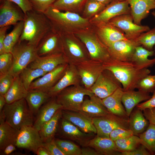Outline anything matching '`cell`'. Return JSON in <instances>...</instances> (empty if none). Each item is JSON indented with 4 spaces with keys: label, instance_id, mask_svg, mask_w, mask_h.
Segmentation results:
<instances>
[{
    "label": "cell",
    "instance_id": "cell-1",
    "mask_svg": "<svg viewBox=\"0 0 155 155\" xmlns=\"http://www.w3.org/2000/svg\"><path fill=\"white\" fill-rule=\"evenodd\" d=\"M105 69L110 71L121 84L124 91L134 90L140 81L149 75L148 68L154 63L140 64L133 61H121L112 59L104 64Z\"/></svg>",
    "mask_w": 155,
    "mask_h": 155
},
{
    "label": "cell",
    "instance_id": "cell-2",
    "mask_svg": "<svg viewBox=\"0 0 155 155\" xmlns=\"http://www.w3.org/2000/svg\"><path fill=\"white\" fill-rule=\"evenodd\" d=\"M49 21L53 30L60 35L75 34L88 29V19L78 14L67 11L62 12L52 5L44 13Z\"/></svg>",
    "mask_w": 155,
    "mask_h": 155
},
{
    "label": "cell",
    "instance_id": "cell-3",
    "mask_svg": "<svg viewBox=\"0 0 155 155\" xmlns=\"http://www.w3.org/2000/svg\"><path fill=\"white\" fill-rule=\"evenodd\" d=\"M24 27L19 41H25L37 47L43 37L53 30L51 23L44 13L32 9L25 14Z\"/></svg>",
    "mask_w": 155,
    "mask_h": 155
},
{
    "label": "cell",
    "instance_id": "cell-4",
    "mask_svg": "<svg viewBox=\"0 0 155 155\" xmlns=\"http://www.w3.org/2000/svg\"><path fill=\"white\" fill-rule=\"evenodd\" d=\"M2 111L5 121L16 129L20 130L25 126H33L34 114L29 109L25 98L6 103Z\"/></svg>",
    "mask_w": 155,
    "mask_h": 155
},
{
    "label": "cell",
    "instance_id": "cell-5",
    "mask_svg": "<svg viewBox=\"0 0 155 155\" xmlns=\"http://www.w3.org/2000/svg\"><path fill=\"white\" fill-rule=\"evenodd\" d=\"M74 34L85 45L90 59L104 64L112 60L108 47L100 40L95 32L88 29Z\"/></svg>",
    "mask_w": 155,
    "mask_h": 155
},
{
    "label": "cell",
    "instance_id": "cell-6",
    "mask_svg": "<svg viewBox=\"0 0 155 155\" xmlns=\"http://www.w3.org/2000/svg\"><path fill=\"white\" fill-rule=\"evenodd\" d=\"M11 53L13 62L9 73L14 77L19 75L23 69L38 56L37 47L25 41H18Z\"/></svg>",
    "mask_w": 155,
    "mask_h": 155
},
{
    "label": "cell",
    "instance_id": "cell-7",
    "mask_svg": "<svg viewBox=\"0 0 155 155\" xmlns=\"http://www.w3.org/2000/svg\"><path fill=\"white\" fill-rule=\"evenodd\" d=\"M94 94L89 89L80 84L68 87L61 91L55 96L62 110L79 112L84 101V97H90Z\"/></svg>",
    "mask_w": 155,
    "mask_h": 155
},
{
    "label": "cell",
    "instance_id": "cell-8",
    "mask_svg": "<svg viewBox=\"0 0 155 155\" xmlns=\"http://www.w3.org/2000/svg\"><path fill=\"white\" fill-rule=\"evenodd\" d=\"M70 34L60 35L62 53L69 64L75 65L90 59L82 44Z\"/></svg>",
    "mask_w": 155,
    "mask_h": 155
},
{
    "label": "cell",
    "instance_id": "cell-9",
    "mask_svg": "<svg viewBox=\"0 0 155 155\" xmlns=\"http://www.w3.org/2000/svg\"><path fill=\"white\" fill-rule=\"evenodd\" d=\"M129 118L121 117L111 113L92 118L97 131V135L101 137L110 138L111 133L118 128L130 129Z\"/></svg>",
    "mask_w": 155,
    "mask_h": 155
},
{
    "label": "cell",
    "instance_id": "cell-10",
    "mask_svg": "<svg viewBox=\"0 0 155 155\" xmlns=\"http://www.w3.org/2000/svg\"><path fill=\"white\" fill-rule=\"evenodd\" d=\"M81 82L86 88L90 89L100 75L105 70L103 63L90 59L75 65Z\"/></svg>",
    "mask_w": 155,
    "mask_h": 155
},
{
    "label": "cell",
    "instance_id": "cell-11",
    "mask_svg": "<svg viewBox=\"0 0 155 155\" xmlns=\"http://www.w3.org/2000/svg\"><path fill=\"white\" fill-rule=\"evenodd\" d=\"M109 22L122 30L128 40H135L142 33L149 30L148 26L139 25L135 23L131 14L121 15L110 20Z\"/></svg>",
    "mask_w": 155,
    "mask_h": 155
},
{
    "label": "cell",
    "instance_id": "cell-12",
    "mask_svg": "<svg viewBox=\"0 0 155 155\" xmlns=\"http://www.w3.org/2000/svg\"><path fill=\"white\" fill-rule=\"evenodd\" d=\"M104 70L90 88L96 96L101 99L109 96L117 89L122 87L120 83L113 74L107 73Z\"/></svg>",
    "mask_w": 155,
    "mask_h": 155
},
{
    "label": "cell",
    "instance_id": "cell-13",
    "mask_svg": "<svg viewBox=\"0 0 155 155\" xmlns=\"http://www.w3.org/2000/svg\"><path fill=\"white\" fill-rule=\"evenodd\" d=\"M125 14H131V9L127 0H114L89 21L90 23L96 25L100 23L108 22L114 17Z\"/></svg>",
    "mask_w": 155,
    "mask_h": 155
},
{
    "label": "cell",
    "instance_id": "cell-14",
    "mask_svg": "<svg viewBox=\"0 0 155 155\" xmlns=\"http://www.w3.org/2000/svg\"><path fill=\"white\" fill-rule=\"evenodd\" d=\"M39 131L33 126H26L20 130L16 140V147L31 151L36 154L40 147L43 146Z\"/></svg>",
    "mask_w": 155,
    "mask_h": 155
},
{
    "label": "cell",
    "instance_id": "cell-15",
    "mask_svg": "<svg viewBox=\"0 0 155 155\" xmlns=\"http://www.w3.org/2000/svg\"><path fill=\"white\" fill-rule=\"evenodd\" d=\"M69 64L60 65L53 70L34 81L29 90H34L48 92L61 78L65 74Z\"/></svg>",
    "mask_w": 155,
    "mask_h": 155
},
{
    "label": "cell",
    "instance_id": "cell-16",
    "mask_svg": "<svg viewBox=\"0 0 155 155\" xmlns=\"http://www.w3.org/2000/svg\"><path fill=\"white\" fill-rule=\"evenodd\" d=\"M141 46L135 40H123L108 46L112 59L121 61H131L136 47Z\"/></svg>",
    "mask_w": 155,
    "mask_h": 155
},
{
    "label": "cell",
    "instance_id": "cell-17",
    "mask_svg": "<svg viewBox=\"0 0 155 155\" xmlns=\"http://www.w3.org/2000/svg\"><path fill=\"white\" fill-rule=\"evenodd\" d=\"M95 32L102 42L107 47L117 41L128 39L124 33L109 22L96 25Z\"/></svg>",
    "mask_w": 155,
    "mask_h": 155
},
{
    "label": "cell",
    "instance_id": "cell-18",
    "mask_svg": "<svg viewBox=\"0 0 155 155\" xmlns=\"http://www.w3.org/2000/svg\"><path fill=\"white\" fill-rule=\"evenodd\" d=\"M13 3L3 0L0 7V27L14 25L24 20L25 14L20 7L18 8Z\"/></svg>",
    "mask_w": 155,
    "mask_h": 155
},
{
    "label": "cell",
    "instance_id": "cell-19",
    "mask_svg": "<svg viewBox=\"0 0 155 155\" xmlns=\"http://www.w3.org/2000/svg\"><path fill=\"white\" fill-rule=\"evenodd\" d=\"M37 51L39 57L62 53L61 35L53 30H51L40 42Z\"/></svg>",
    "mask_w": 155,
    "mask_h": 155
},
{
    "label": "cell",
    "instance_id": "cell-20",
    "mask_svg": "<svg viewBox=\"0 0 155 155\" xmlns=\"http://www.w3.org/2000/svg\"><path fill=\"white\" fill-rule=\"evenodd\" d=\"M61 129L64 137L77 142L83 147L88 146L94 134L83 132L72 123L63 118L61 123Z\"/></svg>",
    "mask_w": 155,
    "mask_h": 155
},
{
    "label": "cell",
    "instance_id": "cell-21",
    "mask_svg": "<svg viewBox=\"0 0 155 155\" xmlns=\"http://www.w3.org/2000/svg\"><path fill=\"white\" fill-rule=\"evenodd\" d=\"M81 79L75 65L69 64L64 75L48 93L51 97H55L61 91L70 86L80 84Z\"/></svg>",
    "mask_w": 155,
    "mask_h": 155
},
{
    "label": "cell",
    "instance_id": "cell-22",
    "mask_svg": "<svg viewBox=\"0 0 155 155\" xmlns=\"http://www.w3.org/2000/svg\"><path fill=\"white\" fill-rule=\"evenodd\" d=\"M62 117L70 122L86 133H97L92 118L80 112L62 110Z\"/></svg>",
    "mask_w": 155,
    "mask_h": 155
},
{
    "label": "cell",
    "instance_id": "cell-23",
    "mask_svg": "<svg viewBox=\"0 0 155 155\" xmlns=\"http://www.w3.org/2000/svg\"><path fill=\"white\" fill-rule=\"evenodd\" d=\"M66 63H68L63 53H59L45 56H38L28 66L32 68L41 69L48 73L60 65Z\"/></svg>",
    "mask_w": 155,
    "mask_h": 155
},
{
    "label": "cell",
    "instance_id": "cell-24",
    "mask_svg": "<svg viewBox=\"0 0 155 155\" xmlns=\"http://www.w3.org/2000/svg\"><path fill=\"white\" fill-rule=\"evenodd\" d=\"M51 98L40 108L37 113L33 126L38 131L52 119L58 110L62 108V106L58 103L55 97Z\"/></svg>",
    "mask_w": 155,
    "mask_h": 155
},
{
    "label": "cell",
    "instance_id": "cell-25",
    "mask_svg": "<svg viewBox=\"0 0 155 155\" xmlns=\"http://www.w3.org/2000/svg\"><path fill=\"white\" fill-rule=\"evenodd\" d=\"M84 100L79 112L92 118L110 113L103 104L102 99L94 94Z\"/></svg>",
    "mask_w": 155,
    "mask_h": 155
},
{
    "label": "cell",
    "instance_id": "cell-26",
    "mask_svg": "<svg viewBox=\"0 0 155 155\" xmlns=\"http://www.w3.org/2000/svg\"><path fill=\"white\" fill-rule=\"evenodd\" d=\"M134 22L141 25L142 20L148 15L150 11L155 9V0H127Z\"/></svg>",
    "mask_w": 155,
    "mask_h": 155
},
{
    "label": "cell",
    "instance_id": "cell-27",
    "mask_svg": "<svg viewBox=\"0 0 155 155\" xmlns=\"http://www.w3.org/2000/svg\"><path fill=\"white\" fill-rule=\"evenodd\" d=\"M124 92L122 87L119 88L110 95L102 99V101L110 113L129 118L122 102V97Z\"/></svg>",
    "mask_w": 155,
    "mask_h": 155
},
{
    "label": "cell",
    "instance_id": "cell-28",
    "mask_svg": "<svg viewBox=\"0 0 155 155\" xmlns=\"http://www.w3.org/2000/svg\"><path fill=\"white\" fill-rule=\"evenodd\" d=\"M151 97L149 93L138 90L124 91L122 102L127 114L129 117L135 106L143 101H146Z\"/></svg>",
    "mask_w": 155,
    "mask_h": 155
},
{
    "label": "cell",
    "instance_id": "cell-29",
    "mask_svg": "<svg viewBox=\"0 0 155 155\" xmlns=\"http://www.w3.org/2000/svg\"><path fill=\"white\" fill-rule=\"evenodd\" d=\"M88 146L95 149L99 155H121L115 141L110 138L102 137L96 135L90 141Z\"/></svg>",
    "mask_w": 155,
    "mask_h": 155
},
{
    "label": "cell",
    "instance_id": "cell-30",
    "mask_svg": "<svg viewBox=\"0 0 155 155\" xmlns=\"http://www.w3.org/2000/svg\"><path fill=\"white\" fill-rule=\"evenodd\" d=\"M51 98L47 92L36 90H29L25 99L29 109L34 114L37 113L42 105Z\"/></svg>",
    "mask_w": 155,
    "mask_h": 155
},
{
    "label": "cell",
    "instance_id": "cell-31",
    "mask_svg": "<svg viewBox=\"0 0 155 155\" xmlns=\"http://www.w3.org/2000/svg\"><path fill=\"white\" fill-rule=\"evenodd\" d=\"M128 120L129 129L135 135H139L144 132L149 125L142 111L137 108L133 111Z\"/></svg>",
    "mask_w": 155,
    "mask_h": 155
},
{
    "label": "cell",
    "instance_id": "cell-32",
    "mask_svg": "<svg viewBox=\"0 0 155 155\" xmlns=\"http://www.w3.org/2000/svg\"><path fill=\"white\" fill-rule=\"evenodd\" d=\"M28 91L24 86L19 75L14 77L11 86L4 96L6 103L10 104L25 98Z\"/></svg>",
    "mask_w": 155,
    "mask_h": 155
},
{
    "label": "cell",
    "instance_id": "cell-33",
    "mask_svg": "<svg viewBox=\"0 0 155 155\" xmlns=\"http://www.w3.org/2000/svg\"><path fill=\"white\" fill-rule=\"evenodd\" d=\"M19 131L20 130L13 127L5 121L0 123L1 152L9 144L15 145Z\"/></svg>",
    "mask_w": 155,
    "mask_h": 155
},
{
    "label": "cell",
    "instance_id": "cell-34",
    "mask_svg": "<svg viewBox=\"0 0 155 155\" xmlns=\"http://www.w3.org/2000/svg\"><path fill=\"white\" fill-rule=\"evenodd\" d=\"M62 117V109H60L56 113L52 119L45 124L39 131L43 142L54 139L57 129L59 122Z\"/></svg>",
    "mask_w": 155,
    "mask_h": 155
},
{
    "label": "cell",
    "instance_id": "cell-35",
    "mask_svg": "<svg viewBox=\"0 0 155 155\" xmlns=\"http://www.w3.org/2000/svg\"><path fill=\"white\" fill-rule=\"evenodd\" d=\"M24 27V21L19 22L14 25L13 30L7 34L4 41L5 53H11L19 41Z\"/></svg>",
    "mask_w": 155,
    "mask_h": 155
},
{
    "label": "cell",
    "instance_id": "cell-36",
    "mask_svg": "<svg viewBox=\"0 0 155 155\" xmlns=\"http://www.w3.org/2000/svg\"><path fill=\"white\" fill-rule=\"evenodd\" d=\"M46 73L40 68H34L28 66L20 72L19 76L26 88L28 90L32 82Z\"/></svg>",
    "mask_w": 155,
    "mask_h": 155
},
{
    "label": "cell",
    "instance_id": "cell-37",
    "mask_svg": "<svg viewBox=\"0 0 155 155\" xmlns=\"http://www.w3.org/2000/svg\"><path fill=\"white\" fill-rule=\"evenodd\" d=\"M115 142L118 150L121 152L133 150L143 144L139 136L134 135L117 140Z\"/></svg>",
    "mask_w": 155,
    "mask_h": 155
},
{
    "label": "cell",
    "instance_id": "cell-38",
    "mask_svg": "<svg viewBox=\"0 0 155 155\" xmlns=\"http://www.w3.org/2000/svg\"><path fill=\"white\" fill-rule=\"evenodd\" d=\"M144 145L151 154L155 152V125L151 123L146 129L139 135Z\"/></svg>",
    "mask_w": 155,
    "mask_h": 155
},
{
    "label": "cell",
    "instance_id": "cell-39",
    "mask_svg": "<svg viewBox=\"0 0 155 155\" xmlns=\"http://www.w3.org/2000/svg\"><path fill=\"white\" fill-rule=\"evenodd\" d=\"M87 0H57L53 5L60 10L75 12L84 6Z\"/></svg>",
    "mask_w": 155,
    "mask_h": 155
},
{
    "label": "cell",
    "instance_id": "cell-40",
    "mask_svg": "<svg viewBox=\"0 0 155 155\" xmlns=\"http://www.w3.org/2000/svg\"><path fill=\"white\" fill-rule=\"evenodd\" d=\"M154 55V51H150L142 46H137L133 54L131 61L140 64H155V58L149 59V56Z\"/></svg>",
    "mask_w": 155,
    "mask_h": 155
},
{
    "label": "cell",
    "instance_id": "cell-41",
    "mask_svg": "<svg viewBox=\"0 0 155 155\" xmlns=\"http://www.w3.org/2000/svg\"><path fill=\"white\" fill-rule=\"evenodd\" d=\"M135 40L147 50L153 51L155 46V27L142 33Z\"/></svg>",
    "mask_w": 155,
    "mask_h": 155
},
{
    "label": "cell",
    "instance_id": "cell-42",
    "mask_svg": "<svg viewBox=\"0 0 155 155\" xmlns=\"http://www.w3.org/2000/svg\"><path fill=\"white\" fill-rule=\"evenodd\" d=\"M55 141L65 155H81V149L72 142L59 139L55 140Z\"/></svg>",
    "mask_w": 155,
    "mask_h": 155
},
{
    "label": "cell",
    "instance_id": "cell-43",
    "mask_svg": "<svg viewBox=\"0 0 155 155\" xmlns=\"http://www.w3.org/2000/svg\"><path fill=\"white\" fill-rule=\"evenodd\" d=\"M84 6V13L88 19L100 12L106 5L95 0H87Z\"/></svg>",
    "mask_w": 155,
    "mask_h": 155
},
{
    "label": "cell",
    "instance_id": "cell-44",
    "mask_svg": "<svg viewBox=\"0 0 155 155\" xmlns=\"http://www.w3.org/2000/svg\"><path fill=\"white\" fill-rule=\"evenodd\" d=\"M136 88L149 93L155 89L154 75H149L141 80L138 83Z\"/></svg>",
    "mask_w": 155,
    "mask_h": 155
},
{
    "label": "cell",
    "instance_id": "cell-45",
    "mask_svg": "<svg viewBox=\"0 0 155 155\" xmlns=\"http://www.w3.org/2000/svg\"><path fill=\"white\" fill-rule=\"evenodd\" d=\"M12 62V56L11 53H5L0 55V75L9 72Z\"/></svg>",
    "mask_w": 155,
    "mask_h": 155
},
{
    "label": "cell",
    "instance_id": "cell-46",
    "mask_svg": "<svg viewBox=\"0 0 155 155\" xmlns=\"http://www.w3.org/2000/svg\"><path fill=\"white\" fill-rule=\"evenodd\" d=\"M14 77L9 72L0 75V95L4 96L11 86Z\"/></svg>",
    "mask_w": 155,
    "mask_h": 155
},
{
    "label": "cell",
    "instance_id": "cell-47",
    "mask_svg": "<svg viewBox=\"0 0 155 155\" xmlns=\"http://www.w3.org/2000/svg\"><path fill=\"white\" fill-rule=\"evenodd\" d=\"M33 9L44 13L57 0H29Z\"/></svg>",
    "mask_w": 155,
    "mask_h": 155
},
{
    "label": "cell",
    "instance_id": "cell-48",
    "mask_svg": "<svg viewBox=\"0 0 155 155\" xmlns=\"http://www.w3.org/2000/svg\"><path fill=\"white\" fill-rule=\"evenodd\" d=\"M132 135L133 133L130 129L119 128L113 130L110 134L109 137L115 141Z\"/></svg>",
    "mask_w": 155,
    "mask_h": 155
},
{
    "label": "cell",
    "instance_id": "cell-49",
    "mask_svg": "<svg viewBox=\"0 0 155 155\" xmlns=\"http://www.w3.org/2000/svg\"><path fill=\"white\" fill-rule=\"evenodd\" d=\"M43 146L47 149L50 155H65L56 144L54 139L43 142Z\"/></svg>",
    "mask_w": 155,
    "mask_h": 155
},
{
    "label": "cell",
    "instance_id": "cell-50",
    "mask_svg": "<svg viewBox=\"0 0 155 155\" xmlns=\"http://www.w3.org/2000/svg\"><path fill=\"white\" fill-rule=\"evenodd\" d=\"M6 0L16 4L20 8L24 14L33 9L32 5L29 0Z\"/></svg>",
    "mask_w": 155,
    "mask_h": 155
},
{
    "label": "cell",
    "instance_id": "cell-51",
    "mask_svg": "<svg viewBox=\"0 0 155 155\" xmlns=\"http://www.w3.org/2000/svg\"><path fill=\"white\" fill-rule=\"evenodd\" d=\"M151 154L143 145L141 144L134 150L121 152V155H150Z\"/></svg>",
    "mask_w": 155,
    "mask_h": 155
},
{
    "label": "cell",
    "instance_id": "cell-52",
    "mask_svg": "<svg viewBox=\"0 0 155 155\" xmlns=\"http://www.w3.org/2000/svg\"><path fill=\"white\" fill-rule=\"evenodd\" d=\"M136 108L143 111L147 108H151L155 107V89L153 91V95L149 100L136 106Z\"/></svg>",
    "mask_w": 155,
    "mask_h": 155
},
{
    "label": "cell",
    "instance_id": "cell-53",
    "mask_svg": "<svg viewBox=\"0 0 155 155\" xmlns=\"http://www.w3.org/2000/svg\"><path fill=\"white\" fill-rule=\"evenodd\" d=\"M144 115L149 123L155 125V107L143 111Z\"/></svg>",
    "mask_w": 155,
    "mask_h": 155
},
{
    "label": "cell",
    "instance_id": "cell-54",
    "mask_svg": "<svg viewBox=\"0 0 155 155\" xmlns=\"http://www.w3.org/2000/svg\"><path fill=\"white\" fill-rule=\"evenodd\" d=\"M9 26L0 27V55L5 53L4 48V41L6 32Z\"/></svg>",
    "mask_w": 155,
    "mask_h": 155
},
{
    "label": "cell",
    "instance_id": "cell-55",
    "mask_svg": "<svg viewBox=\"0 0 155 155\" xmlns=\"http://www.w3.org/2000/svg\"><path fill=\"white\" fill-rule=\"evenodd\" d=\"M81 155H99L94 148L88 146L83 147L81 149Z\"/></svg>",
    "mask_w": 155,
    "mask_h": 155
},
{
    "label": "cell",
    "instance_id": "cell-56",
    "mask_svg": "<svg viewBox=\"0 0 155 155\" xmlns=\"http://www.w3.org/2000/svg\"><path fill=\"white\" fill-rule=\"evenodd\" d=\"M16 146L15 144H10L7 146L2 151V155H8L11 154L16 150Z\"/></svg>",
    "mask_w": 155,
    "mask_h": 155
},
{
    "label": "cell",
    "instance_id": "cell-57",
    "mask_svg": "<svg viewBox=\"0 0 155 155\" xmlns=\"http://www.w3.org/2000/svg\"><path fill=\"white\" fill-rule=\"evenodd\" d=\"M36 154L37 155H50L47 149L43 146L39 148Z\"/></svg>",
    "mask_w": 155,
    "mask_h": 155
},
{
    "label": "cell",
    "instance_id": "cell-58",
    "mask_svg": "<svg viewBox=\"0 0 155 155\" xmlns=\"http://www.w3.org/2000/svg\"><path fill=\"white\" fill-rule=\"evenodd\" d=\"M6 103V100L4 96L0 95V112L2 111Z\"/></svg>",
    "mask_w": 155,
    "mask_h": 155
},
{
    "label": "cell",
    "instance_id": "cell-59",
    "mask_svg": "<svg viewBox=\"0 0 155 155\" xmlns=\"http://www.w3.org/2000/svg\"><path fill=\"white\" fill-rule=\"evenodd\" d=\"M106 5L114 0H95Z\"/></svg>",
    "mask_w": 155,
    "mask_h": 155
},
{
    "label": "cell",
    "instance_id": "cell-60",
    "mask_svg": "<svg viewBox=\"0 0 155 155\" xmlns=\"http://www.w3.org/2000/svg\"><path fill=\"white\" fill-rule=\"evenodd\" d=\"M152 15L154 16L155 19V11H154L152 13Z\"/></svg>",
    "mask_w": 155,
    "mask_h": 155
},
{
    "label": "cell",
    "instance_id": "cell-61",
    "mask_svg": "<svg viewBox=\"0 0 155 155\" xmlns=\"http://www.w3.org/2000/svg\"><path fill=\"white\" fill-rule=\"evenodd\" d=\"M154 55L155 56V46L154 48Z\"/></svg>",
    "mask_w": 155,
    "mask_h": 155
},
{
    "label": "cell",
    "instance_id": "cell-62",
    "mask_svg": "<svg viewBox=\"0 0 155 155\" xmlns=\"http://www.w3.org/2000/svg\"><path fill=\"white\" fill-rule=\"evenodd\" d=\"M119 0V1H125V0Z\"/></svg>",
    "mask_w": 155,
    "mask_h": 155
},
{
    "label": "cell",
    "instance_id": "cell-63",
    "mask_svg": "<svg viewBox=\"0 0 155 155\" xmlns=\"http://www.w3.org/2000/svg\"><path fill=\"white\" fill-rule=\"evenodd\" d=\"M154 76H155V75H154Z\"/></svg>",
    "mask_w": 155,
    "mask_h": 155
},
{
    "label": "cell",
    "instance_id": "cell-64",
    "mask_svg": "<svg viewBox=\"0 0 155 155\" xmlns=\"http://www.w3.org/2000/svg\"><path fill=\"white\" fill-rule=\"evenodd\" d=\"M154 154H155V153H154Z\"/></svg>",
    "mask_w": 155,
    "mask_h": 155
}]
</instances>
